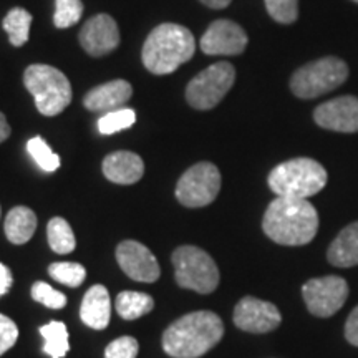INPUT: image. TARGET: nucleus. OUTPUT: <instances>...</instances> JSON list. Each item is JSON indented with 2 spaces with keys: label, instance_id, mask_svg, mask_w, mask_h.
<instances>
[{
  "label": "nucleus",
  "instance_id": "nucleus-1",
  "mask_svg": "<svg viewBox=\"0 0 358 358\" xmlns=\"http://www.w3.org/2000/svg\"><path fill=\"white\" fill-rule=\"evenodd\" d=\"M224 337V325L217 313L191 312L164 330L163 350L173 358H199L213 350Z\"/></svg>",
  "mask_w": 358,
  "mask_h": 358
},
{
  "label": "nucleus",
  "instance_id": "nucleus-2",
  "mask_svg": "<svg viewBox=\"0 0 358 358\" xmlns=\"http://www.w3.org/2000/svg\"><path fill=\"white\" fill-rule=\"evenodd\" d=\"M262 229L280 245H306L319 231V214L307 199L277 196L264 214Z\"/></svg>",
  "mask_w": 358,
  "mask_h": 358
},
{
  "label": "nucleus",
  "instance_id": "nucleus-3",
  "mask_svg": "<svg viewBox=\"0 0 358 358\" xmlns=\"http://www.w3.org/2000/svg\"><path fill=\"white\" fill-rule=\"evenodd\" d=\"M196 52L191 30L178 24H161L143 45V64L151 73L169 75L189 62Z\"/></svg>",
  "mask_w": 358,
  "mask_h": 358
},
{
  "label": "nucleus",
  "instance_id": "nucleus-4",
  "mask_svg": "<svg viewBox=\"0 0 358 358\" xmlns=\"http://www.w3.org/2000/svg\"><path fill=\"white\" fill-rule=\"evenodd\" d=\"M267 182L279 198L307 199L324 189L327 171L315 159L295 158L272 169Z\"/></svg>",
  "mask_w": 358,
  "mask_h": 358
},
{
  "label": "nucleus",
  "instance_id": "nucleus-5",
  "mask_svg": "<svg viewBox=\"0 0 358 358\" xmlns=\"http://www.w3.org/2000/svg\"><path fill=\"white\" fill-rule=\"evenodd\" d=\"M24 83L43 116H55L70 105L71 85L55 66L30 65L24 73Z\"/></svg>",
  "mask_w": 358,
  "mask_h": 358
},
{
  "label": "nucleus",
  "instance_id": "nucleus-6",
  "mask_svg": "<svg viewBox=\"0 0 358 358\" xmlns=\"http://www.w3.org/2000/svg\"><path fill=\"white\" fill-rule=\"evenodd\" d=\"M174 279L182 289L211 294L219 285V268L214 259L196 245H181L173 252Z\"/></svg>",
  "mask_w": 358,
  "mask_h": 358
},
{
  "label": "nucleus",
  "instance_id": "nucleus-7",
  "mask_svg": "<svg viewBox=\"0 0 358 358\" xmlns=\"http://www.w3.org/2000/svg\"><path fill=\"white\" fill-rule=\"evenodd\" d=\"M348 69L345 62L335 57H325L299 69L290 78V90L295 96L310 100L338 88L345 83Z\"/></svg>",
  "mask_w": 358,
  "mask_h": 358
},
{
  "label": "nucleus",
  "instance_id": "nucleus-8",
  "mask_svg": "<svg viewBox=\"0 0 358 358\" xmlns=\"http://www.w3.org/2000/svg\"><path fill=\"white\" fill-rule=\"evenodd\" d=\"M234 80V66L227 62H217L191 80L186 88V100L196 110H211L227 95Z\"/></svg>",
  "mask_w": 358,
  "mask_h": 358
},
{
  "label": "nucleus",
  "instance_id": "nucleus-9",
  "mask_svg": "<svg viewBox=\"0 0 358 358\" xmlns=\"http://www.w3.org/2000/svg\"><path fill=\"white\" fill-rule=\"evenodd\" d=\"M221 191V173L216 164H194L179 178L176 185V198L186 208H204L217 198Z\"/></svg>",
  "mask_w": 358,
  "mask_h": 358
},
{
  "label": "nucleus",
  "instance_id": "nucleus-10",
  "mask_svg": "<svg viewBox=\"0 0 358 358\" xmlns=\"http://www.w3.org/2000/svg\"><path fill=\"white\" fill-rule=\"evenodd\" d=\"M302 295L308 312L324 319L337 313L347 302L348 284L338 275L319 277L303 284Z\"/></svg>",
  "mask_w": 358,
  "mask_h": 358
},
{
  "label": "nucleus",
  "instance_id": "nucleus-11",
  "mask_svg": "<svg viewBox=\"0 0 358 358\" xmlns=\"http://www.w3.org/2000/svg\"><path fill=\"white\" fill-rule=\"evenodd\" d=\"M234 324L237 329L250 334H267L280 325L282 315L274 303L256 297H244L234 308Z\"/></svg>",
  "mask_w": 358,
  "mask_h": 358
},
{
  "label": "nucleus",
  "instance_id": "nucleus-12",
  "mask_svg": "<svg viewBox=\"0 0 358 358\" xmlns=\"http://www.w3.org/2000/svg\"><path fill=\"white\" fill-rule=\"evenodd\" d=\"M116 261L129 279L138 282H156L161 275L155 254L138 241H123L116 248Z\"/></svg>",
  "mask_w": 358,
  "mask_h": 358
},
{
  "label": "nucleus",
  "instance_id": "nucleus-13",
  "mask_svg": "<svg viewBox=\"0 0 358 358\" xmlns=\"http://www.w3.org/2000/svg\"><path fill=\"white\" fill-rule=\"evenodd\" d=\"M206 55H241L248 47V34L232 20H216L201 37Z\"/></svg>",
  "mask_w": 358,
  "mask_h": 358
},
{
  "label": "nucleus",
  "instance_id": "nucleus-14",
  "mask_svg": "<svg viewBox=\"0 0 358 358\" xmlns=\"http://www.w3.org/2000/svg\"><path fill=\"white\" fill-rule=\"evenodd\" d=\"M313 120L319 127L338 133L358 131V98L338 96L322 103L313 111Z\"/></svg>",
  "mask_w": 358,
  "mask_h": 358
},
{
  "label": "nucleus",
  "instance_id": "nucleus-15",
  "mask_svg": "<svg viewBox=\"0 0 358 358\" xmlns=\"http://www.w3.org/2000/svg\"><path fill=\"white\" fill-rule=\"evenodd\" d=\"M80 43L92 57L108 55L120 45V30L113 17L100 13L92 17L80 30Z\"/></svg>",
  "mask_w": 358,
  "mask_h": 358
},
{
  "label": "nucleus",
  "instance_id": "nucleus-16",
  "mask_svg": "<svg viewBox=\"0 0 358 358\" xmlns=\"http://www.w3.org/2000/svg\"><path fill=\"white\" fill-rule=\"evenodd\" d=\"M133 95V87L127 80H113L92 88L83 98L85 108L96 113H108L120 110Z\"/></svg>",
  "mask_w": 358,
  "mask_h": 358
},
{
  "label": "nucleus",
  "instance_id": "nucleus-17",
  "mask_svg": "<svg viewBox=\"0 0 358 358\" xmlns=\"http://www.w3.org/2000/svg\"><path fill=\"white\" fill-rule=\"evenodd\" d=\"M103 174L115 185H134L145 174V163L131 151H115L103 161Z\"/></svg>",
  "mask_w": 358,
  "mask_h": 358
},
{
  "label": "nucleus",
  "instance_id": "nucleus-18",
  "mask_svg": "<svg viewBox=\"0 0 358 358\" xmlns=\"http://www.w3.org/2000/svg\"><path fill=\"white\" fill-rule=\"evenodd\" d=\"M80 319L93 330H105L111 319V301L105 285H93L85 294L80 306Z\"/></svg>",
  "mask_w": 358,
  "mask_h": 358
},
{
  "label": "nucleus",
  "instance_id": "nucleus-19",
  "mask_svg": "<svg viewBox=\"0 0 358 358\" xmlns=\"http://www.w3.org/2000/svg\"><path fill=\"white\" fill-rule=\"evenodd\" d=\"M327 259L335 267L358 266V222H353L340 231V234L330 244Z\"/></svg>",
  "mask_w": 358,
  "mask_h": 358
},
{
  "label": "nucleus",
  "instance_id": "nucleus-20",
  "mask_svg": "<svg viewBox=\"0 0 358 358\" xmlns=\"http://www.w3.org/2000/svg\"><path fill=\"white\" fill-rule=\"evenodd\" d=\"M37 229V216L30 208L25 206H17L8 211L3 224V231H6L7 239L12 244H25L32 239Z\"/></svg>",
  "mask_w": 358,
  "mask_h": 358
},
{
  "label": "nucleus",
  "instance_id": "nucleus-21",
  "mask_svg": "<svg viewBox=\"0 0 358 358\" xmlns=\"http://www.w3.org/2000/svg\"><path fill=\"white\" fill-rule=\"evenodd\" d=\"M155 308V299L145 292L123 290L116 297V312L124 320H136Z\"/></svg>",
  "mask_w": 358,
  "mask_h": 358
},
{
  "label": "nucleus",
  "instance_id": "nucleus-22",
  "mask_svg": "<svg viewBox=\"0 0 358 358\" xmlns=\"http://www.w3.org/2000/svg\"><path fill=\"white\" fill-rule=\"evenodd\" d=\"M40 335L45 340L43 352L50 358H64L69 353V330L64 322H50V324L42 325Z\"/></svg>",
  "mask_w": 358,
  "mask_h": 358
},
{
  "label": "nucleus",
  "instance_id": "nucleus-23",
  "mask_svg": "<svg viewBox=\"0 0 358 358\" xmlns=\"http://www.w3.org/2000/svg\"><path fill=\"white\" fill-rule=\"evenodd\" d=\"M47 237L52 250L57 254H70L77 248L73 231L64 217H53L48 221Z\"/></svg>",
  "mask_w": 358,
  "mask_h": 358
},
{
  "label": "nucleus",
  "instance_id": "nucleus-24",
  "mask_svg": "<svg viewBox=\"0 0 358 358\" xmlns=\"http://www.w3.org/2000/svg\"><path fill=\"white\" fill-rule=\"evenodd\" d=\"M30 25H32V15L25 8L15 7L7 13L6 19H3V29L8 34V38H10L13 47H22V45L27 43Z\"/></svg>",
  "mask_w": 358,
  "mask_h": 358
},
{
  "label": "nucleus",
  "instance_id": "nucleus-25",
  "mask_svg": "<svg viewBox=\"0 0 358 358\" xmlns=\"http://www.w3.org/2000/svg\"><path fill=\"white\" fill-rule=\"evenodd\" d=\"M27 151L32 156L38 168L45 173H53L60 168V156L52 151V148L47 145V141L42 136H35L27 143Z\"/></svg>",
  "mask_w": 358,
  "mask_h": 358
},
{
  "label": "nucleus",
  "instance_id": "nucleus-26",
  "mask_svg": "<svg viewBox=\"0 0 358 358\" xmlns=\"http://www.w3.org/2000/svg\"><path fill=\"white\" fill-rule=\"evenodd\" d=\"M48 274L66 287H80L87 279V271L78 262H53L48 267Z\"/></svg>",
  "mask_w": 358,
  "mask_h": 358
},
{
  "label": "nucleus",
  "instance_id": "nucleus-27",
  "mask_svg": "<svg viewBox=\"0 0 358 358\" xmlns=\"http://www.w3.org/2000/svg\"><path fill=\"white\" fill-rule=\"evenodd\" d=\"M134 122H136V113L131 108H120L103 115L98 120V129L101 134H113L133 127Z\"/></svg>",
  "mask_w": 358,
  "mask_h": 358
},
{
  "label": "nucleus",
  "instance_id": "nucleus-28",
  "mask_svg": "<svg viewBox=\"0 0 358 358\" xmlns=\"http://www.w3.org/2000/svg\"><path fill=\"white\" fill-rule=\"evenodd\" d=\"M83 15L82 0H55L53 24L57 29H69L80 22Z\"/></svg>",
  "mask_w": 358,
  "mask_h": 358
},
{
  "label": "nucleus",
  "instance_id": "nucleus-29",
  "mask_svg": "<svg viewBox=\"0 0 358 358\" xmlns=\"http://www.w3.org/2000/svg\"><path fill=\"white\" fill-rule=\"evenodd\" d=\"M268 15L279 24H294L299 17V0H264Z\"/></svg>",
  "mask_w": 358,
  "mask_h": 358
},
{
  "label": "nucleus",
  "instance_id": "nucleus-30",
  "mask_svg": "<svg viewBox=\"0 0 358 358\" xmlns=\"http://www.w3.org/2000/svg\"><path fill=\"white\" fill-rule=\"evenodd\" d=\"M32 299L35 302L42 303V306L48 308H64L66 306L65 294L58 292L47 282H35L32 287Z\"/></svg>",
  "mask_w": 358,
  "mask_h": 358
},
{
  "label": "nucleus",
  "instance_id": "nucleus-31",
  "mask_svg": "<svg viewBox=\"0 0 358 358\" xmlns=\"http://www.w3.org/2000/svg\"><path fill=\"white\" fill-rule=\"evenodd\" d=\"M140 352L138 340L133 337H120L105 348V358H136Z\"/></svg>",
  "mask_w": 358,
  "mask_h": 358
},
{
  "label": "nucleus",
  "instance_id": "nucleus-32",
  "mask_svg": "<svg viewBox=\"0 0 358 358\" xmlns=\"http://www.w3.org/2000/svg\"><path fill=\"white\" fill-rule=\"evenodd\" d=\"M19 338V327L15 322L0 313V357L10 350Z\"/></svg>",
  "mask_w": 358,
  "mask_h": 358
},
{
  "label": "nucleus",
  "instance_id": "nucleus-33",
  "mask_svg": "<svg viewBox=\"0 0 358 358\" xmlns=\"http://www.w3.org/2000/svg\"><path fill=\"white\" fill-rule=\"evenodd\" d=\"M345 337L352 345L358 347V306L348 315L345 324Z\"/></svg>",
  "mask_w": 358,
  "mask_h": 358
},
{
  "label": "nucleus",
  "instance_id": "nucleus-34",
  "mask_svg": "<svg viewBox=\"0 0 358 358\" xmlns=\"http://www.w3.org/2000/svg\"><path fill=\"white\" fill-rule=\"evenodd\" d=\"M12 284H13V279H12L10 268L0 262V297L8 292V289L12 287Z\"/></svg>",
  "mask_w": 358,
  "mask_h": 358
},
{
  "label": "nucleus",
  "instance_id": "nucleus-35",
  "mask_svg": "<svg viewBox=\"0 0 358 358\" xmlns=\"http://www.w3.org/2000/svg\"><path fill=\"white\" fill-rule=\"evenodd\" d=\"M8 136H10V127H8L3 113H0V143L6 141Z\"/></svg>",
  "mask_w": 358,
  "mask_h": 358
},
{
  "label": "nucleus",
  "instance_id": "nucleus-36",
  "mask_svg": "<svg viewBox=\"0 0 358 358\" xmlns=\"http://www.w3.org/2000/svg\"><path fill=\"white\" fill-rule=\"evenodd\" d=\"M201 2H203L204 6H208L209 8H216V10H219V8H226L229 6L231 0H201Z\"/></svg>",
  "mask_w": 358,
  "mask_h": 358
},
{
  "label": "nucleus",
  "instance_id": "nucleus-37",
  "mask_svg": "<svg viewBox=\"0 0 358 358\" xmlns=\"http://www.w3.org/2000/svg\"><path fill=\"white\" fill-rule=\"evenodd\" d=\"M353 2H357V3H358V0H353Z\"/></svg>",
  "mask_w": 358,
  "mask_h": 358
}]
</instances>
